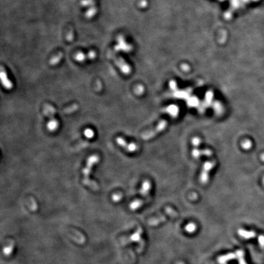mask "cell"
Listing matches in <instances>:
<instances>
[{
  "label": "cell",
  "mask_w": 264,
  "mask_h": 264,
  "mask_svg": "<svg viewBox=\"0 0 264 264\" xmlns=\"http://www.w3.org/2000/svg\"><path fill=\"white\" fill-rule=\"evenodd\" d=\"M99 160L100 157L97 155H93L90 156L88 159L87 161H86L84 168L82 171L83 175V184L89 186L90 188L94 191H98L99 190V185L94 180L90 179V174L92 172L94 166L99 163Z\"/></svg>",
  "instance_id": "6da1fadb"
},
{
  "label": "cell",
  "mask_w": 264,
  "mask_h": 264,
  "mask_svg": "<svg viewBox=\"0 0 264 264\" xmlns=\"http://www.w3.org/2000/svg\"><path fill=\"white\" fill-rule=\"evenodd\" d=\"M44 113L45 116L48 117L49 119L48 122L47 123V127L50 131H54L58 129L59 122L54 118V114L56 113V110L52 105L48 103H45L44 105Z\"/></svg>",
  "instance_id": "7a4b0ae2"
},
{
  "label": "cell",
  "mask_w": 264,
  "mask_h": 264,
  "mask_svg": "<svg viewBox=\"0 0 264 264\" xmlns=\"http://www.w3.org/2000/svg\"><path fill=\"white\" fill-rule=\"evenodd\" d=\"M168 124V121L166 119H162L160 120L154 128H152L148 131H145L141 135V138L144 140H149L152 138H154L155 136L158 135L161 131H163Z\"/></svg>",
  "instance_id": "3957f363"
},
{
  "label": "cell",
  "mask_w": 264,
  "mask_h": 264,
  "mask_svg": "<svg viewBox=\"0 0 264 264\" xmlns=\"http://www.w3.org/2000/svg\"><path fill=\"white\" fill-rule=\"evenodd\" d=\"M216 165V161L213 160L205 162L201 171L199 181L202 184H206L209 179V174L211 171Z\"/></svg>",
  "instance_id": "277c9868"
},
{
  "label": "cell",
  "mask_w": 264,
  "mask_h": 264,
  "mask_svg": "<svg viewBox=\"0 0 264 264\" xmlns=\"http://www.w3.org/2000/svg\"><path fill=\"white\" fill-rule=\"evenodd\" d=\"M116 141L117 144L129 152H134L138 149V146H136L135 143H128V142H127L123 138H122L120 136L118 137L116 139Z\"/></svg>",
  "instance_id": "5b68a950"
},
{
  "label": "cell",
  "mask_w": 264,
  "mask_h": 264,
  "mask_svg": "<svg viewBox=\"0 0 264 264\" xmlns=\"http://www.w3.org/2000/svg\"><path fill=\"white\" fill-rule=\"evenodd\" d=\"M212 154L213 153L212 150L210 149H198V147H195V148L192 150V155L196 159H198L199 157L202 155L210 156H212Z\"/></svg>",
  "instance_id": "8992f818"
},
{
  "label": "cell",
  "mask_w": 264,
  "mask_h": 264,
  "mask_svg": "<svg viewBox=\"0 0 264 264\" xmlns=\"http://www.w3.org/2000/svg\"><path fill=\"white\" fill-rule=\"evenodd\" d=\"M1 83L4 87L6 89H11L13 87L12 83L8 78L6 73L4 72L3 69H1Z\"/></svg>",
  "instance_id": "52a82bcc"
},
{
  "label": "cell",
  "mask_w": 264,
  "mask_h": 264,
  "mask_svg": "<svg viewBox=\"0 0 264 264\" xmlns=\"http://www.w3.org/2000/svg\"><path fill=\"white\" fill-rule=\"evenodd\" d=\"M151 188V184L149 180H146L143 183L140 190V195L143 197H146L149 195Z\"/></svg>",
  "instance_id": "ba28073f"
},
{
  "label": "cell",
  "mask_w": 264,
  "mask_h": 264,
  "mask_svg": "<svg viewBox=\"0 0 264 264\" xmlns=\"http://www.w3.org/2000/svg\"><path fill=\"white\" fill-rule=\"evenodd\" d=\"M238 235L242 237L246 238V239H250L256 237V233L253 231H247L244 229H239L238 231Z\"/></svg>",
  "instance_id": "9c48e42d"
},
{
  "label": "cell",
  "mask_w": 264,
  "mask_h": 264,
  "mask_svg": "<svg viewBox=\"0 0 264 264\" xmlns=\"http://www.w3.org/2000/svg\"><path fill=\"white\" fill-rule=\"evenodd\" d=\"M235 257H236V255L235 254H232H232H228L227 255L222 256L220 257L219 258V259H218V262H219L221 264H225L228 261L233 259H235Z\"/></svg>",
  "instance_id": "30bf717a"
},
{
  "label": "cell",
  "mask_w": 264,
  "mask_h": 264,
  "mask_svg": "<svg viewBox=\"0 0 264 264\" xmlns=\"http://www.w3.org/2000/svg\"><path fill=\"white\" fill-rule=\"evenodd\" d=\"M143 204V201L141 199H136L130 204V208L132 210H135L139 209Z\"/></svg>",
  "instance_id": "8fae6325"
},
{
  "label": "cell",
  "mask_w": 264,
  "mask_h": 264,
  "mask_svg": "<svg viewBox=\"0 0 264 264\" xmlns=\"http://www.w3.org/2000/svg\"><path fill=\"white\" fill-rule=\"evenodd\" d=\"M141 232H142L141 229H138V231H137L135 233H134L130 237V240L132 241V242H138L140 240V238H141Z\"/></svg>",
  "instance_id": "7c38bea8"
},
{
  "label": "cell",
  "mask_w": 264,
  "mask_h": 264,
  "mask_svg": "<svg viewBox=\"0 0 264 264\" xmlns=\"http://www.w3.org/2000/svg\"><path fill=\"white\" fill-rule=\"evenodd\" d=\"M95 135L94 131L90 128H88L84 130V135L88 139H92L94 138Z\"/></svg>",
  "instance_id": "4fadbf2b"
},
{
  "label": "cell",
  "mask_w": 264,
  "mask_h": 264,
  "mask_svg": "<svg viewBox=\"0 0 264 264\" xmlns=\"http://www.w3.org/2000/svg\"><path fill=\"white\" fill-rule=\"evenodd\" d=\"M196 230V226L195 223L190 222L185 227V231L188 233H193Z\"/></svg>",
  "instance_id": "5bb4252c"
},
{
  "label": "cell",
  "mask_w": 264,
  "mask_h": 264,
  "mask_svg": "<svg viewBox=\"0 0 264 264\" xmlns=\"http://www.w3.org/2000/svg\"><path fill=\"white\" fill-rule=\"evenodd\" d=\"M14 247V243H12V244H9L8 246H6L3 248V252L4 254V255L6 256H9L11 255V254L13 251V249Z\"/></svg>",
  "instance_id": "9a60e30c"
},
{
  "label": "cell",
  "mask_w": 264,
  "mask_h": 264,
  "mask_svg": "<svg viewBox=\"0 0 264 264\" xmlns=\"http://www.w3.org/2000/svg\"><path fill=\"white\" fill-rule=\"evenodd\" d=\"M242 147L243 148V149H244L245 150H248V149H251L252 147L251 141L248 139L244 141L242 143Z\"/></svg>",
  "instance_id": "2e32d148"
},
{
  "label": "cell",
  "mask_w": 264,
  "mask_h": 264,
  "mask_svg": "<svg viewBox=\"0 0 264 264\" xmlns=\"http://www.w3.org/2000/svg\"><path fill=\"white\" fill-rule=\"evenodd\" d=\"M192 143L195 147H198L201 143V139L199 138H197V137H195V138L192 139Z\"/></svg>",
  "instance_id": "e0dca14e"
},
{
  "label": "cell",
  "mask_w": 264,
  "mask_h": 264,
  "mask_svg": "<svg viewBox=\"0 0 264 264\" xmlns=\"http://www.w3.org/2000/svg\"><path fill=\"white\" fill-rule=\"evenodd\" d=\"M122 197V195H119V194H114L112 196V199L114 201V202H118V201H119L120 199H121V198Z\"/></svg>",
  "instance_id": "ac0fdd59"
},
{
  "label": "cell",
  "mask_w": 264,
  "mask_h": 264,
  "mask_svg": "<svg viewBox=\"0 0 264 264\" xmlns=\"http://www.w3.org/2000/svg\"><path fill=\"white\" fill-rule=\"evenodd\" d=\"M258 241L261 248H264V235H260L258 238Z\"/></svg>",
  "instance_id": "d6986e66"
},
{
  "label": "cell",
  "mask_w": 264,
  "mask_h": 264,
  "mask_svg": "<svg viewBox=\"0 0 264 264\" xmlns=\"http://www.w3.org/2000/svg\"><path fill=\"white\" fill-rule=\"evenodd\" d=\"M143 88L141 86H138V87H137L136 88V90H135V93L137 94V95H141L143 94Z\"/></svg>",
  "instance_id": "ffe728a7"
},
{
  "label": "cell",
  "mask_w": 264,
  "mask_h": 264,
  "mask_svg": "<svg viewBox=\"0 0 264 264\" xmlns=\"http://www.w3.org/2000/svg\"><path fill=\"white\" fill-rule=\"evenodd\" d=\"M238 258H239V264H246L244 259H243V257H240Z\"/></svg>",
  "instance_id": "44dd1931"
},
{
  "label": "cell",
  "mask_w": 264,
  "mask_h": 264,
  "mask_svg": "<svg viewBox=\"0 0 264 264\" xmlns=\"http://www.w3.org/2000/svg\"><path fill=\"white\" fill-rule=\"evenodd\" d=\"M261 159L264 161V154L261 155Z\"/></svg>",
  "instance_id": "7402d4cb"
},
{
  "label": "cell",
  "mask_w": 264,
  "mask_h": 264,
  "mask_svg": "<svg viewBox=\"0 0 264 264\" xmlns=\"http://www.w3.org/2000/svg\"><path fill=\"white\" fill-rule=\"evenodd\" d=\"M263 185H264V177L263 178Z\"/></svg>",
  "instance_id": "603a6c76"
},
{
  "label": "cell",
  "mask_w": 264,
  "mask_h": 264,
  "mask_svg": "<svg viewBox=\"0 0 264 264\" xmlns=\"http://www.w3.org/2000/svg\"><path fill=\"white\" fill-rule=\"evenodd\" d=\"M179 264H184V263H179Z\"/></svg>",
  "instance_id": "cb8c5ba5"
}]
</instances>
